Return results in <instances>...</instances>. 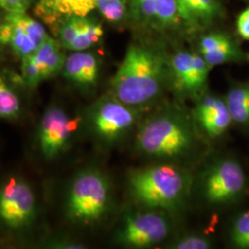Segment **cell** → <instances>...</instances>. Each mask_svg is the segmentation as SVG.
Segmentation results:
<instances>
[{"instance_id": "6da1fadb", "label": "cell", "mask_w": 249, "mask_h": 249, "mask_svg": "<svg viewBox=\"0 0 249 249\" xmlns=\"http://www.w3.org/2000/svg\"><path fill=\"white\" fill-rule=\"evenodd\" d=\"M167 69L154 48L132 44L111 80V94L127 106L144 109L159 97Z\"/></svg>"}, {"instance_id": "7a4b0ae2", "label": "cell", "mask_w": 249, "mask_h": 249, "mask_svg": "<svg viewBox=\"0 0 249 249\" xmlns=\"http://www.w3.org/2000/svg\"><path fill=\"white\" fill-rule=\"evenodd\" d=\"M42 208L33 184L19 174L0 179V244L21 245L35 238Z\"/></svg>"}, {"instance_id": "3957f363", "label": "cell", "mask_w": 249, "mask_h": 249, "mask_svg": "<svg viewBox=\"0 0 249 249\" xmlns=\"http://www.w3.org/2000/svg\"><path fill=\"white\" fill-rule=\"evenodd\" d=\"M136 150L156 160H178L193 150L196 136L186 114L176 108L155 112L139 126Z\"/></svg>"}, {"instance_id": "277c9868", "label": "cell", "mask_w": 249, "mask_h": 249, "mask_svg": "<svg viewBox=\"0 0 249 249\" xmlns=\"http://www.w3.org/2000/svg\"><path fill=\"white\" fill-rule=\"evenodd\" d=\"M113 191L107 174L97 167L78 171L68 184L63 198V215L78 227H94L110 213Z\"/></svg>"}, {"instance_id": "5b68a950", "label": "cell", "mask_w": 249, "mask_h": 249, "mask_svg": "<svg viewBox=\"0 0 249 249\" xmlns=\"http://www.w3.org/2000/svg\"><path fill=\"white\" fill-rule=\"evenodd\" d=\"M191 180L180 167L161 163L135 169L129 173L127 186L134 200L158 212H173L187 200Z\"/></svg>"}, {"instance_id": "8992f818", "label": "cell", "mask_w": 249, "mask_h": 249, "mask_svg": "<svg viewBox=\"0 0 249 249\" xmlns=\"http://www.w3.org/2000/svg\"><path fill=\"white\" fill-rule=\"evenodd\" d=\"M142 111L125 105L110 93L98 99L86 110L84 120L94 139L110 146L132 131Z\"/></svg>"}, {"instance_id": "52a82bcc", "label": "cell", "mask_w": 249, "mask_h": 249, "mask_svg": "<svg viewBox=\"0 0 249 249\" xmlns=\"http://www.w3.org/2000/svg\"><path fill=\"white\" fill-rule=\"evenodd\" d=\"M80 120L59 105L49 104L39 118L34 144L38 155L45 161H53L69 151Z\"/></svg>"}, {"instance_id": "ba28073f", "label": "cell", "mask_w": 249, "mask_h": 249, "mask_svg": "<svg viewBox=\"0 0 249 249\" xmlns=\"http://www.w3.org/2000/svg\"><path fill=\"white\" fill-rule=\"evenodd\" d=\"M248 186V178L240 162L227 157L215 161L202 180V194L212 205H227L239 199Z\"/></svg>"}, {"instance_id": "9c48e42d", "label": "cell", "mask_w": 249, "mask_h": 249, "mask_svg": "<svg viewBox=\"0 0 249 249\" xmlns=\"http://www.w3.org/2000/svg\"><path fill=\"white\" fill-rule=\"evenodd\" d=\"M170 224L162 212L149 210L126 214L117 229V245L129 249H151L165 240Z\"/></svg>"}, {"instance_id": "30bf717a", "label": "cell", "mask_w": 249, "mask_h": 249, "mask_svg": "<svg viewBox=\"0 0 249 249\" xmlns=\"http://www.w3.org/2000/svg\"><path fill=\"white\" fill-rule=\"evenodd\" d=\"M172 86L182 98L198 99L205 93L211 67L199 53H175L168 65Z\"/></svg>"}, {"instance_id": "8fae6325", "label": "cell", "mask_w": 249, "mask_h": 249, "mask_svg": "<svg viewBox=\"0 0 249 249\" xmlns=\"http://www.w3.org/2000/svg\"><path fill=\"white\" fill-rule=\"evenodd\" d=\"M59 42L49 37L35 53L22 60L21 79L29 89H35L45 80L62 71L66 55Z\"/></svg>"}, {"instance_id": "7c38bea8", "label": "cell", "mask_w": 249, "mask_h": 249, "mask_svg": "<svg viewBox=\"0 0 249 249\" xmlns=\"http://www.w3.org/2000/svg\"><path fill=\"white\" fill-rule=\"evenodd\" d=\"M63 77L79 89L89 91L98 82L100 62L95 53L88 50L74 51L68 56L63 66Z\"/></svg>"}, {"instance_id": "4fadbf2b", "label": "cell", "mask_w": 249, "mask_h": 249, "mask_svg": "<svg viewBox=\"0 0 249 249\" xmlns=\"http://www.w3.org/2000/svg\"><path fill=\"white\" fill-rule=\"evenodd\" d=\"M198 53L211 68L246 59V54L235 41L226 34L218 32L202 36L198 44Z\"/></svg>"}, {"instance_id": "5bb4252c", "label": "cell", "mask_w": 249, "mask_h": 249, "mask_svg": "<svg viewBox=\"0 0 249 249\" xmlns=\"http://www.w3.org/2000/svg\"><path fill=\"white\" fill-rule=\"evenodd\" d=\"M181 22L191 33L212 26L223 16L220 0H177Z\"/></svg>"}, {"instance_id": "9a60e30c", "label": "cell", "mask_w": 249, "mask_h": 249, "mask_svg": "<svg viewBox=\"0 0 249 249\" xmlns=\"http://www.w3.org/2000/svg\"><path fill=\"white\" fill-rule=\"evenodd\" d=\"M9 47L13 54L22 60L38 49L25 30L7 15L0 24V48Z\"/></svg>"}, {"instance_id": "2e32d148", "label": "cell", "mask_w": 249, "mask_h": 249, "mask_svg": "<svg viewBox=\"0 0 249 249\" xmlns=\"http://www.w3.org/2000/svg\"><path fill=\"white\" fill-rule=\"evenodd\" d=\"M96 3L97 0H39L38 7L45 18L53 20L68 16L87 17Z\"/></svg>"}, {"instance_id": "e0dca14e", "label": "cell", "mask_w": 249, "mask_h": 249, "mask_svg": "<svg viewBox=\"0 0 249 249\" xmlns=\"http://www.w3.org/2000/svg\"><path fill=\"white\" fill-rule=\"evenodd\" d=\"M232 124L249 127V82L232 86L223 97Z\"/></svg>"}, {"instance_id": "ac0fdd59", "label": "cell", "mask_w": 249, "mask_h": 249, "mask_svg": "<svg viewBox=\"0 0 249 249\" xmlns=\"http://www.w3.org/2000/svg\"><path fill=\"white\" fill-rule=\"evenodd\" d=\"M24 115V104L19 93L0 75V119L18 121Z\"/></svg>"}, {"instance_id": "d6986e66", "label": "cell", "mask_w": 249, "mask_h": 249, "mask_svg": "<svg viewBox=\"0 0 249 249\" xmlns=\"http://www.w3.org/2000/svg\"><path fill=\"white\" fill-rule=\"evenodd\" d=\"M196 124L205 135L212 139L219 138L226 133L232 124V120L224 98L213 114L197 121Z\"/></svg>"}, {"instance_id": "ffe728a7", "label": "cell", "mask_w": 249, "mask_h": 249, "mask_svg": "<svg viewBox=\"0 0 249 249\" xmlns=\"http://www.w3.org/2000/svg\"><path fill=\"white\" fill-rule=\"evenodd\" d=\"M104 31L101 24L87 17L80 18V30L69 51H85L97 45L103 37Z\"/></svg>"}, {"instance_id": "44dd1931", "label": "cell", "mask_w": 249, "mask_h": 249, "mask_svg": "<svg viewBox=\"0 0 249 249\" xmlns=\"http://www.w3.org/2000/svg\"><path fill=\"white\" fill-rule=\"evenodd\" d=\"M157 26L160 28H173L181 23L177 0H153Z\"/></svg>"}, {"instance_id": "7402d4cb", "label": "cell", "mask_w": 249, "mask_h": 249, "mask_svg": "<svg viewBox=\"0 0 249 249\" xmlns=\"http://www.w3.org/2000/svg\"><path fill=\"white\" fill-rule=\"evenodd\" d=\"M7 15L25 30V32L34 40L38 48L50 37L46 33L45 27L35 18L29 16L26 12L7 13Z\"/></svg>"}, {"instance_id": "603a6c76", "label": "cell", "mask_w": 249, "mask_h": 249, "mask_svg": "<svg viewBox=\"0 0 249 249\" xmlns=\"http://www.w3.org/2000/svg\"><path fill=\"white\" fill-rule=\"evenodd\" d=\"M229 238L235 249H249V210L242 212L234 218Z\"/></svg>"}, {"instance_id": "cb8c5ba5", "label": "cell", "mask_w": 249, "mask_h": 249, "mask_svg": "<svg viewBox=\"0 0 249 249\" xmlns=\"http://www.w3.org/2000/svg\"><path fill=\"white\" fill-rule=\"evenodd\" d=\"M95 9L107 21L118 23L126 15L127 0H97Z\"/></svg>"}, {"instance_id": "d4e9b609", "label": "cell", "mask_w": 249, "mask_h": 249, "mask_svg": "<svg viewBox=\"0 0 249 249\" xmlns=\"http://www.w3.org/2000/svg\"><path fill=\"white\" fill-rule=\"evenodd\" d=\"M80 18L79 16H68L61 18L58 28V42L64 49L69 50L80 30Z\"/></svg>"}, {"instance_id": "484cf974", "label": "cell", "mask_w": 249, "mask_h": 249, "mask_svg": "<svg viewBox=\"0 0 249 249\" xmlns=\"http://www.w3.org/2000/svg\"><path fill=\"white\" fill-rule=\"evenodd\" d=\"M38 245L44 249H86V245L80 241L75 240L66 234H48L40 237Z\"/></svg>"}, {"instance_id": "4316f807", "label": "cell", "mask_w": 249, "mask_h": 249, "mask_svg": "<svg viewBox=\"0 0 249 249\" xmlns=\"http://www.w3.org/2000/svg\"><path fill=\"white\" fill-rule=\"evenodd\" d=\"M170 248L173 249H209L212 248V241L200 234H188L175 241L171 244Z\"/></svg>"}, {"instance_id": "83f0119b", "label": "cell", "mask_w": 249, "mask_h": 249, "mask_svg": "<svg viewBox=\"0 0 249 249\" xmlns=\"http://www.w3.org/2000/svg\"><path fill=\"white\" fill-rule=\"evenodd\" d=\"M133 3L135 13L141 20L157 26L156 10L153 0H133Z\"/></svg>"}, {"instance_id": "f1b7e54d", "label": "cell", "mask_w": 249, "mask_h": 249, "mask_svg": "<svg viewBox=\"0 0 249 249\" xmlns=\"http://www.w3.org/2000/svg\"><path fill=\"white\" fill-rule=\"evenodd\" d=\"M32 2L29 0H0V8L8 13L26 12Z\"/></svg>"}, {"instance_id": "f546056e", "label": "cell", "mask_w": 249, "mask_h": 249, "mask_svg": "<svg viewBox=\"0 0 249 249\" xmlns=\"http://www.w3.org/2000/svg\"><path fill=\"white\" fill-rule=\"evenodd\" d=\"M236 30L242 39L249 41V7L239 14L236 20Z\"/></svg>"}, {"instance_id": "4dcf8cb0", "label": "cell", "mask_w": 249, "mask_h": 249, "mask_svg": "<svg viewBox=\"0 0 249 249\" xmlns=\"http://www.w3.org/2000/svg\"><path fill=\"white\" fill-rule=\"evenodd\" d=\"M29 1H31V2H32V1H33V0H29Z\"/></svg>"}]
</instances>
